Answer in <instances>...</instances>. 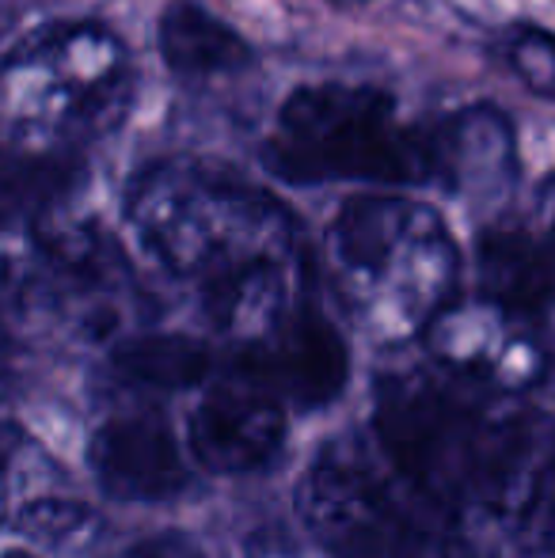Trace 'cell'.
Masks as SVG:
<instances>
[{"instance_id": "1", "label": "cell", "mask_w": 555, "mask_h": 558, "mask_svg": "<svg viewBox=\"0 0 555 558\" xmlns=\"http://www.w3.org/2000/svg\"><path fill=\"white\" fill-rule=\"evenodd\" d=\"M126 221L164 270L198 289L237 345L270 335L309 293L289 209L225 168L148 163L126 191Z\"/></svg>"}, {"instance_id": "2", "label": "cell", "mask_w": 555, "mask_h": 558, "mask_svg": "<svg viewBox=\"0 0 555 558\" xmlns=\"http://www.w3.org/2000/svg\"><path fill=\"white\" fill-rule=\"evenodd\" d=\"M263 163L297 186H437V118L370 84H304L278 107Z\"/></svg>"}, {"instance_id": "3", "label": "cell", "mask_w": 555, "mask_h": 558, "mask_svg": "<svg viewBox=\"0 0 555 558\" xmlns=\"http://www.w3.org/2000/svg\"><path fill=\"white\" fill-rule=\"evenodd\" d=\"M335 286L381 338L426 331L453 301L460 251L442 217L408 194H354L327 228Z\"/></svg>"}, {"instance_id": "4", "label": "cell", "mask_w": 555, "mask_h": 558, "mask_svg": "<svg viewBox=\"0 0 555 558\" xmlns=\"http://www.w3.org/2000/svg\"><path fill=\"white\" fill-rule=\"evenodd\" d=\"M134 107V61L96 20L35 27L8 50L0 114L8 148L84 153L111 137Z\"/></svg>"}, {"instance_id": "5", "label": "cell", "mask_w": 555, "mask_h": 558, "mask_svg": "<svg viewBox=\"0 0 555 558\" xmlns=\"http://www.w3.org/2000/svg\"><path fill=\"white\" fill-rule=\"evenodd\" d=\"M286 429V399L260 376L232 368L225 380L206 384L186 422V441L214 475H252L281 452Z\"/></svg>"}, {"instance_id": "6", "label": "cell", "mask_w": 555, "mask_h": 558, "mask_svg": "<svg viewBox=\"0 0 555 558\" xmlns=\"http://www.w3.org/2000/svg\"><path fill=\"white\" fill-rule=\"evenodd\" d=\"M426 345L453 376L491 388H529L544 373L533 319L487 301H453L426 327Z\"/></svg>"}, {"instance_id": "7", "label": "cell", "mask_w": 555, "mask_h": 558, "mask_svg": "<svg viewBox=\"0 0 555 558\" xmlns=\"http://www.w3.org/2000/svg\"><path fill=\"white\" fill-rule=\"evenodd\" d=\"M237 368L270 384L286 403L316 411L347 388L350 350L327 312L304 293L275 331L240 345Z\"/></svg>"}, {"instance_id": "8", "label": "cell", "mask_w": 555, "mask_h": 558, "mask_svg": "<svg viewBox=\"0 0 555 558\" xmlns=\"http://www.w3.org/2000/svg\"><path fill=\"white\" fill-rule=\"evenodd\" d=\"M96 483L119 501L179 498L186 490V460L171 426L156 411H126L107 418L88 448Z\"/></svg>"}, {"instance_id": "9", "label": "cell", "mask_w": 555, "mask_h": 558, "mask_svg": "<svg viewBox=\"0 0 555 558\" xmlns=\"http://www.w3.org/2000/svg\"><path fill=\"white\" fill-rule=\"evenodd\" d=\"M518 175V133L491 104L437 114V191L498 194Z\"/></svg>"}, {"instance_id": "10", "label": "cell", "mask_w": 555, "mask_h": 558, "mask_svg": "<svg viewBox=\"0 0 555 558\" xmlns=\"http://www.w3.org/2000/svg\"><path fill=\"white\" fill-rule=\"evenodd\" d=\"M475 263H480V296L526 319L555 312V251L533 217L483 228Z\"/></svg>"}, {"instance_id": "11", "label": "cell", "mask_w": 555, "mask_h": 558, "mask_svg": "<svg viewBox=\"0 0 555 558\" xmlns=\"http://www.w3.org/2000/svg\"><path fill=\"white\" fill-rule=\"evenodd\" d=\"M388 494L362 463L324 456L301 483V517L324 544L362 551L388 524Z\"/></svg>"}, {"instance_id": "12", "label": "cell", "mask_w": 555, "mask_h": 558, "mask_svg": "<svg viewBox=\"0 0 555 558\" xmlns=\"http://www.w3.org/2000/svg\"><path fill=\"white\" fill-rule=\"evenodd\" d=\"M164 65L183 81H221L255 65V50L237 27L202 8L198 0H171L156 23Z\"/></svg>"}, {"instance_id": "13", "label": "cell", "mask_w": 555, "mask_h": 558, "mask_svg": "<svg viewBox=\"0 0 555 558\" xmlns=\"http://www.w3.org/2000/svg\"><path fill=\"white\" fill-rule=\"evenodd\" d=\"M111 365L122 380L153 391H183L209 380L214 353L202 338L179 331H145L122 338L111 350Z\"/></svg>"}, {"instance_id": "14", "label": "cell", "mask_w": 555, "mask_h": 558, "mask_svg": "<svg viewBox=\"0 0 555 558\" xmlns=\"http://www.w3.org/2000/svg\"><path fill=\"white\" fill-rule=\"evenodd\" d=\"M506 58H510V69L533 96L555 99V31L536 27V23L510 27Z\"/></svg>"}, {"instance_id": "15", "label": "cell", "mask_w": 555, "mask_h": 558, "mask_svg": "<svg viewBox=\"0 0 555 558\" xmlns=\"http://www.w3.org/2000/svg\"><path fill=\"white\" fill-rule=\"evenodd\" d=\"M533 221L555 251V183H544L541 202H536V209H533Z\"/></svg>"}, {"instance_id": "16", "label": "cell", "mask_w": 555, "mask_h": 558, "mask_svg": "<svg viewBox=\"0 0 555 558\" xmlns=\"http://www.w3.org/2000/svg\"><path fill=\"white\" fill-rule=\"evenodd\" d=\"M126 558H164V555L156 551V547H137V551H130Z\"/></svg>"}, {"instance_id": "17", "label": "cell", "mask_w": 555, "mask_h": 558, "mask_svg": "<svg viewBox=\"0 0 555 558\" xmlns=\"http://www.w3.org/2000/svg\"><path fill=\"white\" fill-rule=\"evenodd\" d=\"M327 4H365V0H327Z\"/></svg>"}, {"instance_id": "18", "label": "cell", "mask_w": 555, "mask_h": 558, "mask_svg": "<svg viewBox=\"0 0 555 558\" xmlns=\"http://www.w3.org/2000/svg\"><path fill=\"white\" fill-rule=\"evenodd\" d=\"M8 558H31V555H23V551H8Z\"/></svg>"}]
</instances>
